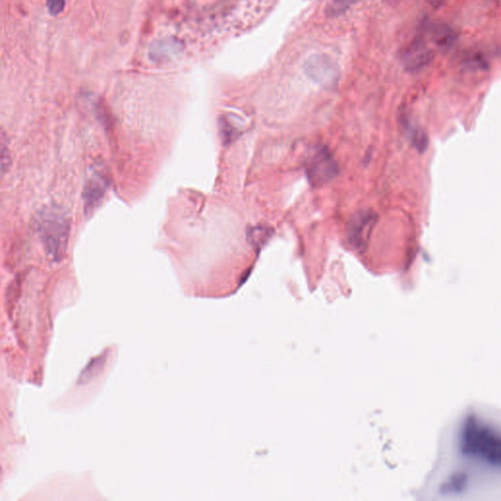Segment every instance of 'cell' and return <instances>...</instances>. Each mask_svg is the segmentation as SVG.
<instances>
[{
	"mask_svg": "<svg viewBox=\"0 0 501 501\" xmlns=\"http://www.w3.org/2000/svg\"><path fill=\"white\" fill-rule=\"evenodd\" d=\"M270 229L265 225H258L248 231V240L255 249L262 248L263 244L270 238Z\"/></svg>",
	"mask_w": 501,
	"mask_h": 501,
	"instance_id": "10",
	"label": "cell"
},
{
	"mask_svg": "<svg viewBox=\"0 0 501 501\" xmlns=\"http://www.w3.org/2000/svg\"><path fill=\"white\" fill-rule=\"evenodd\" d=\"M185 44L176 37H167L153 42L149 48L150 60L155 63H166L182 53Z\"/></svg>",
	"mask_w": 501,
	"mask_h": 501,
	"instance_id": "8",
	"label": "cell"
},
{
	"mask_svg": "<svg viewBox=\"0 0 501 501\" xmlns=\"http://www.w3.org/2000/svg\"><path fill=\"white\" fill-rule=\"evenodd\" d=\"M10 162V156H9L8 142L3 131L0 129V166L6 168Z\"/></svg>",
	"mask_w": 501,
	"mask_h": 501,
	"instance_id": "13",
	"label": "cell"
},
{
	"mask_svg": "<svg viewBox=\"0 0 501 501\" xmlns=\"http://www.w3.org/2000/svg\"><path fill=\"white\" fill-rule=\"evenodd\" d=\"M65 0H46L47 8L51 15H59L65 8Z\"/></svg>",
	"mask_w": 501,
	"mask_h": 501,
	"instance_id": "14",
	"label": "cell"
},
{
	"mask_svg": "<svg viewBox=\"0 0 501 501\" xmlns=\"http://www.w3.org/2000/svg\"><path fill=\"white\" fill-rule=\"evenodd\" d=\"M464 64L472 70H486L489 69V63L483 54L472 53L465 57Z\"/></svg>",
	"mask_w": 501,
	"mask_h": 501,
	"instance_id": "11",
	"label": "cell"
},
{
	"mask_svg": "<svg viewBox=\"0 0 501 501\" xmlns=\"http://www.w3.org/2000/svg\"><path fill=\"white\" fill-rule=\"evenodd\" d=\"M460 448L463 455L498 465L501 461L500 435L476 418L469 417L461 430Z\"/></svg>",
	"mask_w": 501,
	"mask_h": 501,
	"instance_id": "2",
	"label": "cell"
},
{
	"mask_svg": "<svg viewBox=\"0 0 501 501\" xmlns=\"http://www.w3.org/2000/svg\"><path fill=\"white\" fill-rule=\"evenodd\" d=\"M307 173L312 185L321 187L337 176L338 166L331 156L330 152L324 148H321L310 158Z\"/></svg>",
	"mask_w": 501,
	"mask_h": 501,
	"instance_id": "6",
	"label": "cell"
},
{
	"mask_svg": "<svg viewBox=\"0 0 501 501\" xmlns=\"http://www.w3.org/2000/svg\"><path fill=\"white\" fill-rule=\"evenodd\" d=\"M375 223L376 215L371 211H361L355 215L348 229L350 243L359 251L366 248Z\"/></svg>",
	"mask_w": 501,
	"mask_h": 501,
	"instance_id": "7",
	"label": "cell"
},
{
	"mask_svg": "<svg viewBox=\"0 0 501 501\" xmlns=\"http://www.w3.org/2000/svg\"><path fill=\"white\" fill-rule=\"evenodd\" d=\"M303 69L312 82L324 88H335L340 81L341 70L338 63L325 53L310 55L305 59Z\"/></svg>",
	"mask_w": 501,
	"mask_h": 501,
	"instance_id": "4",
	"label": "cell"
},
{
	"mask_svg": "<svg viewBox=\"0 0 501 501\" xmlns=\"http://www.w3.org/2000/svg\"><path fill=\"white\" fill-rule=\"evenodd\" d=\"M424 30L429 34L433 44L443 51L449 50L457 41L455 30L446 23H433Z\"/></svg>",
	"mask_w": 501,
	"mask_h": 501,
	"instance_id": "9",
	"label": "cell"
},
{
	"mask_svg": "<svg viewBox=\"0 0 501 501\" xmlns=\"http://www.w3.org/2000/svg\"><path fill=\"white\" fill-rule=\"evenodd\" d=\"M361 0H332L330 6H329V14L330 15L338 16L344 13L350 6H355Z\"/></svg>",
	"mask_w": 501,
	"mask_h": 501,
	"instance_id": "12",
	"label": "cell"
},
{
	"mask_svg": "<svg viewBox=\"0 0 501 501\" xmlns=\"http://www.w3.org/2000/svg\"><path fill=\"white\" fill-rule=\"evenodd\" d=\"M109 187L110 176L105 164L102 162H94L86 173L82 191L84 213L86 216L93 215L100 206Z\"/></svg>",
	"mask_w": 501,
	"mask_h": 501,
	"instance_id": "3",
	"label": "cell"
},
{
	"mask_svg": "<svg viewBox=\"0 0 501 501\" xmlns=\"http://www.w3.org/2000/svg\"><path fill=\"white\" fill-rule=\"evenodd\" d=\"M34 227L42 248L53 262H61L67 253L70 220L62 208L46 207L35 216Z\"/></svg>",
	"mask_w": 501,
	"mask_h": 501,
	"instance_id": "1",
	"label": "cell"
},
{
	"mask_svg": "<svg viewBox=\"0 0 501 501\" xmlns=\"http://www.w3.org/2000/svg\"><path fill=\"white\" fill-rule=\"evenodd\" d=\"M444 1H446V0H428V2H429V3L431 4L435 9L439 8V7L443 6Z\"/></svg>",
	"mask_w": 501,
	"mask_h": 501,
	"instance_id": "15",
	"label": "cell"
},
{
	"mask_svg": "<svg viewBox=\"0 0 501 501\" xmlns=\"http://www.w3.org/2000/svg\"><path fill=\"white\" fill-rule=\"evenodd\" d=\"M435 57L434 51L428 46L425 35H417L401 51V62L408 73H419L431 64Z\"/></svg>",
	"mask_w": 501,
	"mask_h": 501,
	"instance_id": "5",
	"label": "cell"
}]
</instances>
